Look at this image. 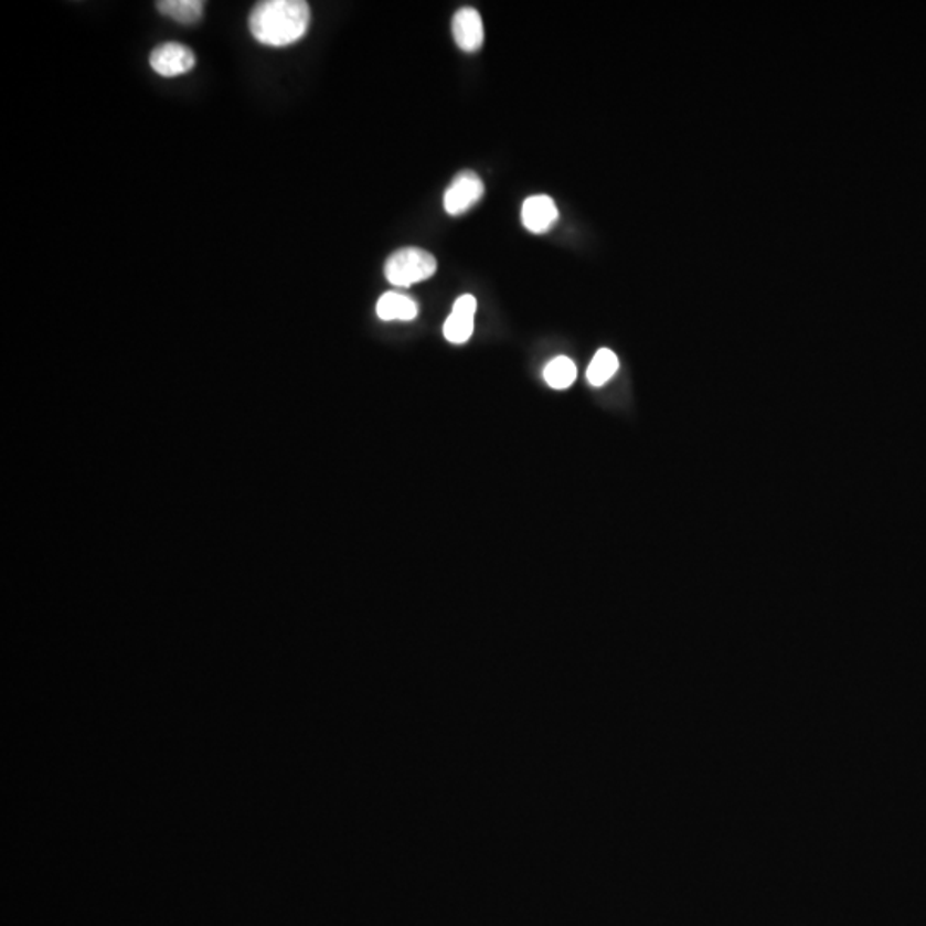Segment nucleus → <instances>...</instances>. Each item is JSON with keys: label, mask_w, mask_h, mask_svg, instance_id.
I'll list each match as a JSON object with an SVG mask.
<instances>
[{"label": "nucleus", "mask_w": 926, "mask_h": 926, "mask_svg": "<svg viewBox=\"0 0 926 926\" xmlns=\"http://www.w3.org/2000/svg\"><path fill=\"white\" fill-rule=\"evenodd\" d=\"M560 219L556 204L550 196L539 194V196L526 198L522 206V222L523 227L532 234H544L550 231L554 223Z\"/></svg>", "instance_id": "7"}, {"label": "nucleus", "mask_w": 926, "mask_h": 926, "mask_svg": "<svg viewBox=\"0 0 926 926\" xmlns=\"http://www.w3.org/2000/svg\"><path fill=\"white\" fill-rule=\"evenodd\" d=\"M482 194H485V184L481 178L476 172L466 170L458 173L457 178L451 181L450 188L446 189L443 204L450 215H461L481 200Z\"/></svg>", "instance_id": "3"}, {"label": "nucleus", "mask_w": 926, "mask_h": 926, "mask_svg": "<svg viewBox=\"0 0 926 926\" xmlns=\"http://www.w3.org/2000/svg\"><path fill=\"white\" fill-rule=\"evenodd\" d=\"M311 9L305 0H265L254 6L249 30L263 45L287 46L306 35Z\"/></svg>", "instance_id": "1"}, {"label": "nucleus", "mask_w": 926, "mask_h": 926, "mask_svg": "<svg viewBox=\"0 0 926 926\" xmlns=\"http://www.w3.org/2000/svg\"><path fill=\"white\" fill-rule=\"evenodd\" d=\"M476 297L469 296V294L458 297L455 300L454 311L448 316V319L445 321V327H443L445 339L448 342L457 343V345L469 342L473 333V316H476Z\"/></svg>", "instance_id": "5"}, {"label": "nucleus", "mask_w": 926, "mask_h": 926, "mask_svg": "<svg viewBox=\"0 0 926 926\" xmlns=\"http://www.w3.org/2000/svg\"><path fill=\"white\" fill-rule=\"evenodd\" d=\"M451 31L461 51H479L485 42V24H482L481 14L473 8H461L457 11L451 23Z\"/></svg>", "instance_id": "6"}, {"label": "nucleus", "mask_w": 926, "mask_h": 926, "mask_svg": "<svg viewBox=\"0 0 926 926\" xmlns=\"http://www.w3.org/2000/svg\"><path fill=\"white\" fill-rule=\"evenodd\" d=\"M376 312L383 321H412L419 312V308L411 297L386 292L377 300Z\"/></svg>", "instance_id": "8"}, {"label": "nucleus", "mask_w": 926, "mask_h": 926, "mask_svg": "<svg viewBox=\"0 0 926 926\" xmlns=\"http://www.w3.org/2000/svg\"><path fill=\"white\" fill-rule=\"evenodd\" d=\"M619 362L615 352L609 349L597 350L593 362L588 365L587 380L593 386H603L615 376L618 371Z\"/></svg>", "instance_id": "10"}, {"label": "nucleus", "mask_w": 926, "mask_h": 926, "mask_svg": "<svg viewBox=\"0 0 926 926\" xmlns=\"http://www.w3.org/2000/svg\"><path fill=\"white\" fill-rule=\"evenodd\" d=\"M436 269H438V262L433 254L421 247H404V249L395 251L386 259L385 277L396 287H411L417 281L433 277Z\"/></svg>", "instance_id": "2"}, {"label": "nucleus", "mask_w": 926, "mask_h": 926, "mask_svg": "<svg viewBox=\"0 0 926 926\" xmlns=\"http://www.w3.org/2000/svg\"><path fill=\"white\" fill-rule=\"evenodd\" d=\"M544 380L551 389H570L577 380V365L573 364L572 359L565 358V355L553 359L544 370Z\"/></svg>", "instance_id": "11"}, {"label": "nucleus", "mask_w": 926, "mask_h": 926, "mask_svg": "<svg viewBox=\"0 0 926 926\" xmlns=\"http://www.w3.org/2000/svg\"><path fill=\"white\" fill-rule=\"evenodd\" d=\"M194 64L196 58L193 52L181 43H163L150 55L151 70L163 77L181 76L193 70Z\"/></svg>", "instance_id": "4"}, {"label": "nucleus", "mask_w": 926, "mask_h": 926, "mask_svg": "<svg viewBox=\"0 0 926 926\" xmlns=\"http://www.w3.org/2000/svg\"><path fill=\"white\" fill-rule=\"evenodd\" d=\"M158 11L167 18L182 24H194L203 15V0H162L157 4Z\"/></svg>", "instance_id": "9"}]
</instances>
